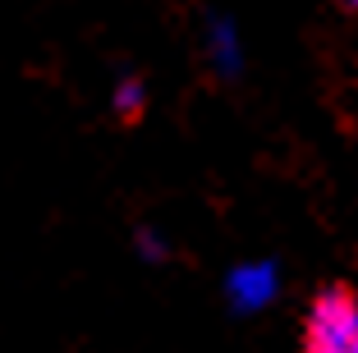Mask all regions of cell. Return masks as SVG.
<instances>
[{"mask_svg": "<svg viewBox=\"0 0 358 353\" xmlns=\"http://www.w3.org/2000/svg\"><path fill=\"white\" fill-rule=\"evenodd\" d=\"M202 46H207V60L221 78H239L243 73V32H239L234 19L211 14L207 28H202Z\"/></svg>", "mask_w": 358, "mask_h": 353, "instance_id": "obj_3", "label": "cell"}, {"mask_svg": "<svg viewBox=\"0 0 358 353\" xmlns=\"http://www.w3.org/2000/svg\"><path fill=\"white\" fill-rule=\"evenodd\" d=\"M280 298V266L266 257L257 261H239V266L225 275V303H230L239 317H257L271 303Z\"/></svg>", "mask_w": 358, "mask_h": 353, "instance_id": "obj_2", "label": "cell"}, {"mask_svg": "<svg viewBox=\"0 0 358 353\" xmlns=\"http://www.w3.org/2000/svg\"><path fill=\"white\" fill-rule=\"evenodd\" d=\"M345 5H349V10H354V14H358V0H345Z\"/></svg>", "mask_w": 358, "mask_h": 353, "instance_id": "obj_6", "label": "cell"}, {"mask_svg": "<svg viewBox=\"0 0 358 353\" xmlns=\"http://www.w3.org/2000/svg\"><path fill=\"white\" fill-rule=\"evenodd\" d=\"M138 257H148V261H166V257H170V243L161 239L157 229H138Z\"/></svg>", "mask_w": 358, "mask_h": 353, "instance_id": "obj_5", "label": "cell"}, {"mask_svg": "<svg viewBox=\"0 0 358 353\" xmlns=\"http://www.w3.org/2000/svg\"><path fill=\"white\" fill-rule=\"evenodd\" d=\"M299 353H358V289L331 284L303 317Z\"/></svg>", "mask_w": 358, "mask_h": 353, "instance_id": "obj_1", "label": "cell"}, {"mask_svg": "<svg viewBox=\"0 0 358 353\" xmlns=\"http://www.w3.org/2000/svg\"><path fill=\"white\" fill-rule=\"evenodd\" d=\"M110 106H115V115H124V120H138L143 106H148V83H143V78H120L115 92H110Z\"/></svg>", "mask_w": 358, "mask_h": 353, "instance_id": "obj_4", "label": "cell"}]
</instances>
